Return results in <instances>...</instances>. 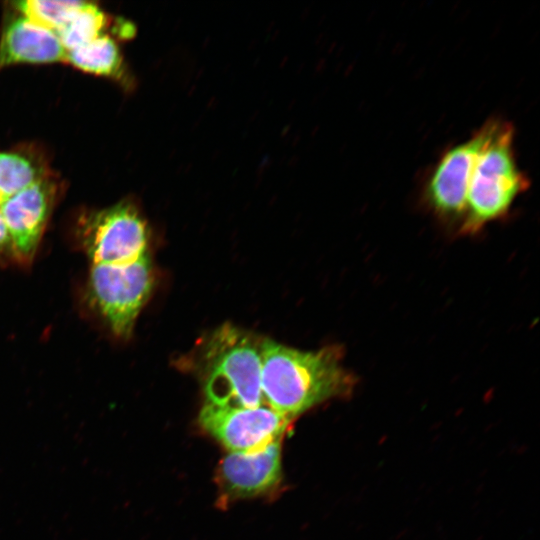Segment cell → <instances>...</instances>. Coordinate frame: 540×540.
I'll return each mask as SVG.
<instances>
[{
    "instance_id": "6da1fadb",
    "label": "cell",
    "mask_w": 540,
    "mask_h": 540,
    "mask_svg": "<svg viewBox=\"0 0 540 540\" xmlns=\"http://www.w3.org/2000/svg\"><path fill=\"white\" fill-rule=\"evenodd\" d=\"M343 357L339 345L302 351L263 339L261 386L265 403L293 419L328 400L350 397L357 377L344 366Z\"/></svg>"
},
{
    "instance_id": "7a4b0ae2",
    "label": "cell",
    "mask_w": 540,
    "mask_h": 540,
    "mask_svg": "<svg viewBox=\"0 0 540 540\" xmlns=\"http://www.w3.org/2000/svg\"><path fill=\"white\" fill-rule=\"evenodd\" d=\"M487 133L470 172L464 217L459 232L473 235L505 217L530 187L514 149L515 128L500 118L486 121Z\"/></svg>"
},
{
    "instance_id": "3957f363",
    "label": "cell",
    "mask_w": 540,
    "mask_h": 540,
    "mask_svg": "<svg viewBox=\"0 0 540 540\" xmlns=\"http://www.w3.org/2000/svg\"><path fill=\"white\" fill-rule=\"evenodd\" d=\"M262 341L228 323L212 332L198 359L206 403L236 408L265 403L261 386Z\"/></svg>"
},
{
    "instance_id": "277c9868",
    "label": "cell",
    "mask_w": 540,
    "mask_h": 540,
    "mask_svg": "<svg viewBox=\"0 0 540 540\" xmlns=\"http://www.w3.org/2000/svg\"><path fill=\"white\" fill-rule=\"evenodd\" d=\"M149 254L123 264H93L89 293L93 304L119 337L130 336L153 286Z\"/></svg>"
},
{
    "instance_id": "5b68a950",
    "label": "cell",
    "mask_w": 540,
    "mask_h": 540,
    "mask_svg": "<svg viewBox=\"0 0 540 540\" xmlns=\"http://www.w3.org/2000/svg\"><path fill=\"white\" fill-rule=\"evenodd\" d=\"M486 133L485 122L468 139L446 149L428 173L423 201L439 219L461 223L470 172Z\"/></svg>"
},
{
    "instance_id": "8992f818",
    "label": "cell",
    "mask_w": 540,
    "mask_h": 540,
    "mask_svg": "<svg viewBox=\"0 0 540 540\" xmlns=\"http://www.w3.org/2000/svg\"><path fill=\"white\" fill-rule=\"evenodd\" d=\"M83 239L93 264L129 263L148 253L146 221L128 201L94 214L85 224Z\"/></svg>"
},
{
    "instance_id": "52a82bcc",
    "label": "cell",
    "mask_w": 540,
    "mask_h": 540,
    "mask_svg": "<svg viewBox=\"0 0 540 540\" xmlns=\"http://www.w3.org/2000/svg\"><path fill=\"white\" fill-rule=\"evenodd\" d=\"M291 418L267 404L257 407L203 405L199 424L232 452H250L281 440Z\"/></svg>"
},
{
    "instance_id": "ba28073f",
    "label": "cell",
    "mask_w": 540,
    "mask_h": 540,
    "mask_svg": "<svg viewBox=\"0 0 540 540\" xmlns=\"http://www.w3.org/2000/svg\"><path fill=\"white\" fill-rule=\"evenodd\" d=\"M281 477V440L250 452H231L218 469L219 487L227 501L265 494L276 488Z\"/></svg>"
},
{
    "instance_id": "9c48e42d",
    "label": "cell",
    "mask_w": 540,
    "mask_h": 540,
    "mask_svg": "<svg viewBox=\"0 0 540 540\" xmlns=\"http://www.w3.org/2000/svg\"><path fill=\"white\" fill-rule=\"evenodd\" d=\"M53 196L52 183L42 179L0 203L14 255L21 260L33 258L52 208Z\"/></svg>"
},
{
    "instance_id": "30bf717a",
    "label": "cell",
    "mask_w": 540,
    "mask_h": 540,
    "mask_svg": "<svg viewBox=\"0 0 540 540\" xmlns=\"http://www.w3.org/2000/svg\"><path fill=\"white\" fill-rule=\"evenodd\" d=\"M66 60V50L52 30L25 16L4 26L0 41V68L16 63H50Z\"/></svg>"
},
{
    "instance_id": "8fae6325",
    "label": "cell",
    "mask_w": 540,
    "mask_h": 540,
    "mask_svg": "<svg viewBox=\"0 0 540 540\" xmlns=\"http://www.w3.org/2000/svg\"><path fill=\"white\" fill-rule=\"evenodd\" d=\"M86 72L119 76L122 73V57L116 43L105 34L92 41L66 51V60Z\"/></svg>"
},
{
    "instance_id": "7c38bea8",
    "label": "cell",
    "mask_w": 540,
    "mask_h": 540,
    "mask_svg": "<svg viewBox=\"0 0 540 540\" xmlns=\"http://www.w3.org/2000/svg\"><path fill=\"white\" fill-rule=\"evenodd\" d=\"M106 16L91 3L76 11L55 33L66 51L80 47L102 34Z\"/></svg>"
},
{
    "instance_id": "4fadbf2b",
    "label": "cell",
    "mask_w": 540,
    "mask_h": 540,
    "mask_svg": "<svg viewBox=\"0 0 540 540\" xmlns=\"http://www.w3.org/2000/svg\"><path fill=\"white\" fill-rule=\"evenodd\" d=\"M42 179L43 170L26 156L0 152V203Z\"/></svg>"
},
{
    "instance_id": "5bb4252c",
    "label": "cell",
    "mask_w": 540,
    "mask_h": 540,
    "mask_svg": "<svg viewBox=\"0 0 540 540\" xmlns=\"http://www.w3.org/2000/svg\"><path fill=\"white\" fill-rule=\"evenodd\" d=\"M85 3L83 1L26 0L17 1L15 5L22 15L32 22L56 32Z\"/></svg>"
},
{
    "instance_id": "9a60e30c",
    "label": "cell",
    "mask_w": 540,
    "mask_h": 540,
    "mask_svg": "<svg viewBox=\"0 0 540 540\" xmlns=\"http://www.w3.org/2000/svg\"><path fill=\"white\" fill-rule=\"evenodd\" d=\"M6 251H11L14 255L11 238L0 211V252Z\"/></svg>"
}]
</instances>
